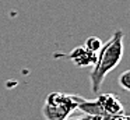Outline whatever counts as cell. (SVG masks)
I'll list each match as a JSON object with an SVG mask.
<instances>
[{"instance_id": "obj_1", "label": "cell", "mask_w": 130, "mask_h": 120, "mask_svg": "<svg viewBox=\"0 0 130 120\" xmlns=\"http://www.w3.org/2000/svg\"><path fill=\"white\" fill-rule=\"evenodd\" d=\"M123 38V31H115L112 36L102 45L99 55H96V61L90 73V87L94 94H98L106 75L120 63L124 52Z\"/></svg>"}, {"instance_id": "obj_2", "label": "cell", "mask_w": 130, "mask_h": 120, "mask_svg": "<svg viewBox=\"0 0 130 120\" xmlns=\"http://www.w3.org/2000/svg\"><path fill=\"white\" fill-rule=\"evenodd\" d=\"M77 109L87 116H94L101 120L108 116L124 113L123 103L113 94H102L98 95L95 99H85V98L80 96Z\"/></svg>"}, {"instance_id": "obj_3", "label": "cell", "mask_w": 130, "mask_h": 120, "mask_svg": "<svg viewBox=\"0 0 130 120\" xmlns=\"http://www.w3.org/2000/svg\"><path fill=\"white\" fill-rule=\"evenodd\" d=\"M80 95L64 92H51L42 105V114L46 120H66L78 106Z\"/></svg>"}, {"instance_id": "obj_4", "label": "cell", "mask_w": 130, "mask_h": 120, "mask_svg": "<svg viewBox=\"0 0 130 120\" xmlns=\"http://www.w3.org/2000/svg\"><path fill=\"white\" fill-rule=\"evenodd\" d=\"M69 59L76 67L94 66L96 61V53H92L84 46H77L69 53Z\"/></svg>"}, {"instance_id": "obj_5", "label": "cell", "mask_w": 130, "mask_h": 120, "mask_svg": "<svg viewBox=\"0 0 130 120\" xmlns=\"http://www.w3.org/2000/svg\"><path fill=\"white\" fill-rule=\"evenodd\" d=\"M102 45L104 43H102L101 38H98V36H88L87 41H85L84 47H87V49L90 50V52H92V53H96V52L101 50Z\"/></svg>"}, {"instance_id": "obj_6", "label": "cell", "mask_w": 130, "mask_h": 120, "mask_svg": "<svg viewBox=\"0 0 130 120\" xmlns=\"http://www.w3.org/2000/svg\"><path fill=\"white\" fill-rule=\"evenodd\" d=\"M118 82H119V85H120V88H123L124 91L130 92V70H126V71H123L119 75Z\"/></svg>"}, {"instance_id": "obj_7", "label": "cell", "mask_w": 130, "mask_h": 120, "mask_svg": "<svg viewBox=\"0 0 130 120\" xmlns=\"http://www.w3.org/2000/svg\"><path fill=\"white\" fill-rule=\"evenodd\" d=\"M102 120H127V116H124V113L123 114H113V116H108Z\"/></svg>"}, {"instance_id": "obj_8", "label": "cell", "mask_w": 130, "mask_h": 120, "mask_svg": "<svg viewBox=\"0 0 130 120\" xmlns=\"http://www.w3.org/2000/svg\"><path fill=\"white\" fill-rule=\"evenodd\" d=\"M66 120H101V119H98V117H94V116H87V114H84V116L71 117V119H66Z\"/></svg>"}, {"instance_id": "obj_9", "label": "cell", "mask_w": 130, "mask_h": 120, "mask_svg": "<svg viewBox=\"0 0 130 120\" xmlns=\"http://www.w3.org/2000/svg\"><path fill=\"white\" fill-rule=\"evenodd\" d=\"M127 120H130V116H127Z\"/></svg>"}]
</instances>
